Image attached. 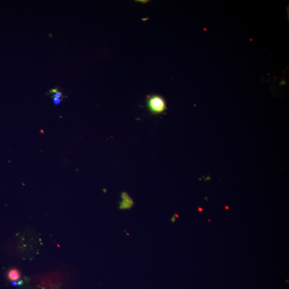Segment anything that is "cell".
Listing matches in <instances>:
<instances>
[{"instance_id": "cell-7", "label": "cell", "mask_w": 289, "mask_h": 289, "mask_svg": "<svg viewBox=\"0 0 289 289\" xmlns=\"http://www.w3.org/2000/svg\"><path fill=\"white\" fill-rule=\"evenodd\" d=\"M175 221H176V217H175V216H174L171 219V221L172 222H175Z\"/></svg>"}, {"instance_id": "cell-8", "label": "cell", "mask_w": 289, "mask_h": 289, "mask_svg": "<svg viewBox=\"0 0 289 289\" xmlns=\"http://www.w3.org/2000/svg\"><path fill=\"white\" fill-rule=\"evenodd\" d=\"M199 211H202V209L201 208H199Z\"/></svg>"}, {"instance_id": "cell-3", "label": "cell", "mask_w": 289, "mask_h": 289, "mask_svg": "<svg viewBox=\"0 0 289 289\" xmlns=\"http://www.w3.org/2000/svg\"><path fill=\"white\" fill-rule=\"evenodd\" d=\"M20 270L16 268H12L8 271L7 274L8 278L11 281L15 282L19 280L20 278Z\"/></svg>"}, {"instance_id": "cell-6", "label": "cell", "mask_w": 289, "mask_h": 289, "mask_svg": "<svg viewBox=\"0 0 289 289\" xmlns=\"http://www.w3.org/2000/svg\"><path fill=\"white\" fill-rule=\"evenodd\" d=\"M58 92V88H53V89H51V90L49 91V93L50 94H55L56 93Z\"/></svg>"}, {"instance_id": "cell-4", "label": "cell", "mask_w": 289, "mask_h": 289, "mask_svg": "<svg viewBox=\"0 0 289 289\" xmlns=\"http://www.w3.org/2000/svg\"><path fill=\"white\" fill-rule=\"evenodd\" d=\"M63 97V93H62V92H58L54 94L53 96L52 97H55V98H57V99H60V98H62V97Z\"/></svg>"}, {"instance_id": "cell-2", "label": "cell", "mask_w": 289, "mask_h": 289, "mask_svg": "<svg viewBox=\"0 0 289 289\" xmlns=\"http://www.w3.org/2000/svg\"><path fill=\"white\" fill-rule=\"evenodd\" d=\"M121 201L120 202L119 208L121 209H129L134 205V201L129 195L125 192H123L121 195Z\"/></svg>"}, {"instance_id": "cell-5", "label": "cell", "mask_w": 289, "mask_h": 289, "mask_svg": "<svg viewBox=\"0 0 289 289\" xmlns=\"http://www.w3.org/2000/svg\"><path fill=\"white\" fill-rule=\"evenodd\" d=\"M62 99H57V98H55V97H53V102L54 103L55 105H58L61 103V101H62Z\"/></svg>"}, {"instance_id": "cell-1", "label": "cell", "mask_w": 289, "mask_h": 289, "mask_svg": "<svg viewBox=\"0 0 289 289\" xmlns=\"http://www.w3.org/2000/svg\"><path fill=\"white\" fill-rule=\"evenodd\" d=\"M147 106L149 112L153 114H160L167 109L165 100L158 94L149 96L147 100Z\"/></svg>"}]
</instances>
